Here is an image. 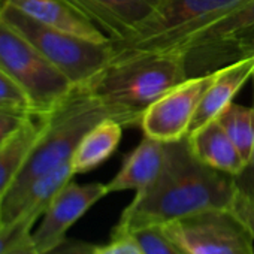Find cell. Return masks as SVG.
Wrapping results in <instances>:
<instances>
[{"label": "cell", "mask_w": 254, "mask_h": 254, "mask_svg": "<svg viewBox=\"0 0 254 254\" xmlns=\"http://www.w3.org/2000/svg\"><path fill=\"white\" fill-rule=\"evenodd\" d=\"M235 196V178L197 160L184 136L165 142V162L159 177L148 189L135 194L112 232L130 233L203 211L230 209Z\"/></svg>", "instance_id": "obj_1"}, {"label": "cell", "mask_w": 254, "mask_h": 254, "mask_svg": "<svg viewBox=\"0 0 254 254\" xmlns=\"http://www.w3.org/2000/svg\"><path fill=\"white\" fill-rule=\"evenodd\" d=\"M187 78L181 53H138L114 59L87 85L126 129L141 126L145 111Z\"/></svg>", "instance_id": "obj_2"}, {"label": "cell", "mask_w": 254, "mask_h": 254, "mask_svg": "<svg viewBox=\"0 0 254 254\" xmlns=\"http://www.w3.org/2000/svg\"><path fill=\"white\" fill-rule=\"evenodd\" d=\"M42 130L15 181L0 202V212L11 206L38 178L70 162L81 139L93 127L114 114L93 94L87 84L72 91L47 115Z\"/></svg>", "instance_id": "obj_3"}, {"label": "cell", "mask_w": 254, "mask_h": 254, "mask_svg": "<svg viewBox=\"0 0 254 254\" xmlns=\"http://www.w3.org/2000/svg\"><path fill=\"white\" fill-rule=\"evenodd\" d=\"M244 2L247 0H159L150 17L132 33L111 41L114 59L172 51Z\"/></svg>", "instance_id": "obj_4"}, {"label": "cell", "mask_w": 254, "mask_h": 254, "mask_svg": "<svg viewBox=\"0 0 254 254\" xmlns=\"http://www.w3.org/2000/svg\"><path fill=\"white\" fill-rule=\"evenodd\" d=\"M0 20L23 35L73 85L88 84L114 59L109 42H97L42 24L9 3L0 9Z\"/></svg>", "instance_id": "obj_5"}, {"label": "cell", "mask_w": 254, "mask_h": 254, "mask_svg": "<svg viewBox=\"0 0 254 254\" xmlns=\"http://www.w3.org/2000/svg\"><path fill=\"white\" fill-rule=\"evenodd\" d=\"M187 76L214 73L254 56V0H247L180 47Z\"/></svg>", "instance_id": "obj_6"}, {"label": "cell", "mask_w": 254, "mask_h": 254, "mask_svg": "<svg viewBox=\"0 0 254 254\" xmlns=\"http://www.w3.org/2000/svg\"><path fill=\"white\" fill-rule=\"evenodd\" d=\"M0 70L24 88L35 115L53 111L75 87L23 35L0 20Z\"/></svg>", "instance_id": "obj_7"}, {"label": "cell", "mask_w": 254, "mask_h": 254, "mask_svg": "<svg viewBox=\"0 0 254 254\" xmlns=\"http://www.w3.org/2000/svg\"><path fill=\"white\" fill-rule=\"evenodd\" d=\"M187 254H254V236L232 209H211L162 226Z\"/></svg>", "instance_id": "obj_8"}, {"label": "cell", "mask_w": 254, "mask_h": 254, "mask_svg": "<svg viewBox=\"0 0 254 254\" xmlns=\"http://www.w3.org/2000/svg\"><path fill=\"white\" fill-rule=\"evenodd\" d=\"M214 76L215 72L187 78L156 100L141 120L144 135L162 142L180 141L187 136L193 115Z\"/></svg>", "instance_id": "obj_9"}, {"label": "cell", "mask_w": 254, "mask_h": 254, "mask_svg": "<svg viewBox=\"0 0 254 254\" xmlns=\"http://www.w3.org/2000/svg\"><path fill=\"white\" fill-rule=\"evenodd\" d=\"M106 194V184L102 183H67L56 194L36 229L32 230V244L36 251L44 254L66 239L67 230Z\"/></svg>", "instance_id": "obj_10"}, {"label": "cell", "mask_w": 254, "mask_h": 254, "mask_svg": "<svg viewBox=\"0 0 254 254\" xmlns=\"http://www.w3.org/2000/svg\"><path fill=\"white\" fill-rule=\"evenodd\" d=\"M93 20L111 41L132 33L144 23L159 0H67Z\"/></svg>", "instance_id": "obj_11"}, {"label": "cell", "mask_w": 254, "mask_h": 254, "mask_svg": "<svg viewBox=\"0 0 254 254\" xmlns=\"http://www.w3.org/2000/svg\"><path fill=\"white\" fill-rule=\"evenodd\" d=\"M30 18L50 27L97 42H109L108 35L67 0H6Z\"/></svg>", "instance_id": "obj_12"}, {"label": "cell", "mask_w": 254, "mask_h": 254, "mask_svg": "<svg viewBox=\"0 0 254 254\" xmlns=\"http://www.w3.org/2000/svg\"><path fill=\"white\" fill-rule=\"evenodd\" d=\"M254 75V56L215 72L211 85L206 88L189 127V135L214 121L232 102L238 91Z\"/></svg>", "instance_id": "obj_13"}, {"label": "cell", "mask_w": 254, "mask_h": 254, "mask_svg": "<svg viewBox=\"0 0 254 254\" xmlns=\"http://www.w3.org/2000/svg\"><path fill=\"white\" fill-rule=\"evenodd\" d=\"M163 162L165 142L144 135V139L126 159L118 174L106 183L108 194L124 190L144 191L159 177Z\"/></svg>", "instance_id": "obj_14"}, {"label": "cell", "mask_w": 254, "mask_h": 254, "mask_svg": "<svg viewBox=\"0 0 254 254\" xmlns=\"http://www.w3.org/2000/svg\"><path fill=\"white\" fill-rule=\"evenodd\" d=\"M187 138L191 153L203 165L232 177H236L244 171L247 163L217 120L200 127Z\"/></svg>", "instance_id": "obj_15"}, {"label": "cell", "mask_w": 254, "mask_h": 254, "mask_svg": "<svg viewBox=\"0 0 254 254\" xmlns=\"http://www.w3.org/2000/svg\"><path fill=\"white\" fill-rule=\"evenodd\" d=\"M73 177L75 174L72 165L70 162H67L60 168L54 169L53 172L38 178L23 191V194L11 206L2 211V223L6 224L21 215L38 221L44 215L56 194L67 183H70Z\"/></svg>", "instance_id": "obj_16"}, {"label": "cell", "mask_w": 254, "mask_h": 254, "mask_svg": "<svg viewBox=\"0 0 254 254\" xmlns=\"http://www.w3.org/2000/svg\"><path fill=\"white\" fill-rule=\"evenodd\" d=\"M124 126L114 118H105L97 123L81 139L70 159L73 174H87L106 162L115 153Z\"/></svg>", "instance_id": "obj_17"}, {"label": "cell", "mask_w": 254, "mask_h": 254, "mask_svg": "<svg viewBox=\"0 0 254 254\" xmlns=\"http://www.w3.org/2000/svg\"><path fill=\"white\" fill-rule=\"evenodd\" d=\"M44 118L32 115L3 144H0V202L15 181L42 130Z\"/></svg>", "instance_id": "obj_18"}, {"label": "cell", "mask_w": 254, "mask_h": 254, "mask_svg": "<svg viewBox=\"0 0 254 254\" xmlns=\"http://www.w3.org/2000/svg\"><path fill=\"white\" fill-rule=\"evenodd\" d=\"M238 153L248 163L254 147V108L230 103L217 118Z\"/></svg>", "instance_id": "obj_19"}, {"label": "cell", "mask_w": 254, "mask_h": 254, "mask_svg": "<svg viewBox=\"0 0 254 254\" xmlns=\"http://www.w3.org/2000/svg\"><path fill=\"white\" fill-rule=\"evenodd\" d=\"M130 233L141 245L144 254H187L166 235L162 226L142 227Z\"/></svg>", "instance_id": "obj_20"}, {"label": "cell", "mask_w": 254, "mask_h": 254, "mask_svg": "<svg viewBox=\"0 0 254 254\" xmlns=\"http://www.w3.org/2000/svg\"><path fill=\"white\" fill-rule=\"evenodd\" d=\"M0 111L35 115L30 97L12 78L0 70Z\"/></svg>", "instance_id": "obj_21"}, {"label": "cell", "mask_w": 254, "mask_h": 254, "mask_svg": "<svg viewBox=\"0 0 254 254\" xmlns=\"http://www.w3.org/2000/svg\"><path fill=\"white\" fill-rule=\"evenodd\" d=\"M35 220L29 217H17L0 227V254H6L18 247L32 242V230Z\"/></svg>", "instance_id": "obj_22"}, {"label": "cell", "mask_w": 254, "mask_h": 254, "mask_svg": "<svg viewBox=\"0 0 254 254\" xmlns=\"http://www.w3.org/2000/svg\"><path fill=\"white\" fill-rule=\"evenodd\" d=\"M93 254H144V251L132 233L112 232L111 241L105 245H97Z\"/></svg>", "instance_id": "obj_23"}, {"label": "cell", "mask_w": 254, "mask_h": 254, "mask_svg": "<svg viewBox=\"0 0 254 254\" xmlns=\"http://www.w3.org/2000/svg\"><path fill=\"white\" fill-rule=\"evenodd\" d=\"M251 79H253V108H254V75ZM233 178H235L236 193L254 203V147L244 171Z\"/></svg>", "instance_id": "obj_24"}, {"label": "cell", "mask_w": 254, "mask_h": 254, "mask_svg": "<svg viewBox=\"0 0 254 254\" xmlns=\"http://www.w3.org/2000/svg\"><path fill=\"white\" fill-rule=\"evenodd\" d=\"M32 115L0 111V144L9 139Z\"/></svg>", "instance_id": "obj_25"}, {"label": "cell", "mask_w": 254, "mask_h": 254, "mask_svg": "<svg viewBox=\"0 0 254 254\" xmlns=\"http://www.w3.org/2000/svg\"><path fill=\"white\" fill-rule=\"evenodd\" d=\"M96 247H97L96 244L87 241L66 238L51 250L45 251L44 254H93Z\"/></svg>", "instance_id": "obj_26"}, {"label": "cell", "mask_w": 254, "mask_h": 254, "mask_svg": "<svg viewBox=\"0 0 254 254\" xmlns=\"http://www.w3.org/2000/svg\"><path fill=\"white\" fill-rule=\"evenodd\" d=\"M230 209L248 227V230L254 236V203L236 193Z\"/></svg>", "instance_id": "obj_27"}, {"label": "cell", "mask_w": 254, "mask_h": 254, "mask_svg": "<svg viewBox=\"0 0 254 254\" xmlns=\"http://www.w3.org/2000/svg\"><path fill=\"white\" fill-rule=\"evenodd\" d=\"M6 254H39V253L36 251V248L33 247V244L29 242V244H26L23 247H18V248H15V250L9 251Z\"/></svg>", "instance_id": "obj_28"}, {"label": "cell", "mask_w": 254, "mask_h": 254, "mask_svg": "<svg viewBox=\"0 0 254 254\" xmlns=\"http://www.w3.org/2000/svg\"><path fill=\"white\" fill-rule=\"evenodd\" d=\"M6 3V0H0V9H2V6Z\"/></svg>", "instance_id": "obj_29"}, {"label": "cell", "mask_w": 254, "mask_h": 254, "mask_svg": "<svg viewBox=\"0 0 254 254\" xmlns=\"http://www.w3.org/2000/svg\"><path fill=\"white\" fill-rule=\"evenodd\" d=\"M3 226V223H2V212H0V227Z\"/></svg>", "instance_id": "obj_30"}]
</instances>
